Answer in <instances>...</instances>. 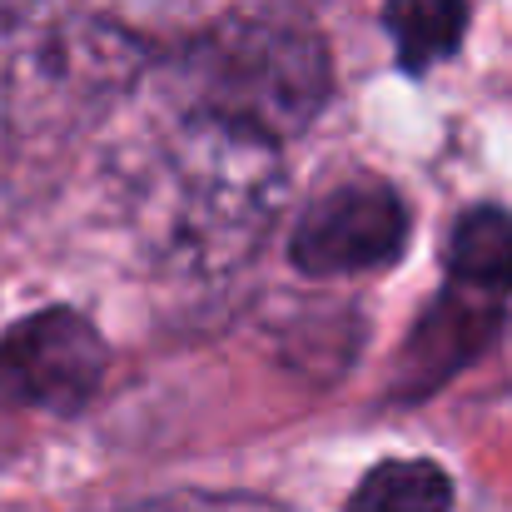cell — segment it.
Returning a JSON list of instances; mask_svg holds the SVG:
<instances>
[{
  "label": "cell",
  "mask_w": 512,
  "mask_h": 512,
  "mask_svg": "<svg viewBox=\"0 0 512 512\" xmlns=\"http://www.w3.org/2000/svg\"><path fill=\"white\" fill-rule=\"evenodd\" d=\"M289 194L284 150L219 120L170 115L130 170L125 214L155 269L219 279L244 269Z\"/></svg>",
  "instance_id": "cell-1"
},
{
  "label": "cell",
  "mask_w": 512,
  "mask_h": 512,
  "mask_svg": "<svg viewBox=\"0 0 512 512\" xmlns=\"http://www.w3.org/2000/svg\"><path fill=\"white\" fill-rule=\"evenodd\" d=\"M150 50L115 20L60 10L0 30V184L55 174L145 80Z\"/></svg>",
  "instance_id": "cell-2"
},
{
  "label": "cell",
  "mask_w": 512,
  "mask_h": 512,
  "mask_svg": "<svg viewBox=\"0 0 512 512\" xmlns=\"http://www.w3.org/2000/svg\"><path fill=\"white\" fill-rule=\"evenodd\" d=\"M160 95L170 115L219 120L284 150L334 95L329 40L294 5L234 10L160 65Z\"/></svg>",
  "instance_id": "cell-3"
},
{
  "label": "cell",
  "mask_w": 512,
  "mask_h": 512,
  "mask_svg": "<svg viewBox=\"0 0 512 512\" xmlns=\"http://www.w3.org/2000/svg\"><path fill=\"white\" fill-rule=\"evenodd\" d=\"M110 368V348L80 309H35L0 334V408L80 413Z\"/></svg>",
  "instance_id": "cell-4"
},
{
  "label": "cell",
  "mask_w": 512,
  "mask_h": 512,
  "mask_svg": "<svg viewBox=\"0 0 512 512\" xmlns=\"http://www.w3.org/2000/svg\"><path fill=\"white\" fill-rule=\"evenodd\" d=\"M413 234L408 204L383 179H348L324 189L289 239V264L309 279L373 274L403 259Z\"/></svg>",
  "instance_id": "cell-5"
},
{
  "label": "cell",
  "mask_w": 512,
  "mask_h": 512,
  "mask_svg": "<svg viewBox=\"0 0 512 512\" xmlns=\"http://www.w3.org/2000/svg\"><path fill=\"white\" fill-rule=\"evenodd\" d=\"M503 324H508L503 299H488V294H473V289L448 284V289L418 314L413 334H408L403 353H398L388 398H398V403L428 398V393L443 388L458 368H468L483 348H493V339L503 334Z\"/></svg>",
  "instance_id": "cell-6"
},
{
  "label": "cell",
  "mask_w": 512,
  "mask_h": 512,
  "mask_svg": "<svg viewBox=\"0 0 512 512\" xmlns=\"http://www.w3.org/2000/svg\"><path fill=\"white\" fill-rule=\"evenodd\" d=\"M448 284L503 299L512 294V209L503 204H478L468 214H458L453 234H448Z\"/></svg>",
  "instance_id": "cell-7"
},
{
  "label": "cell",
  "mask_w": 512,
  "mask_h": 512,
  "mask_svg": "<svg viewBox=\"0 0 512 512\" xmlns=\"http://www.w3.org/2000/svg\"><path fill=\"white\" fill-rule=\"evenodd\" d=\"M468 0H383V30L408 75H428L453 60L468 35Z\"/></svg>",
  "instance_id": "cell-8"
},
{
  "label": "cell",
  "mask_w": 512,
  "mask_h": 512,
  "mask_svg": "<svg viewBox=\"0 0 512 512\" xmlns=\"http://www.w3.org/2000/svg\"><path fill=\"white\" fill-rule=\"evenodd\" d=\"M348 512H453V478L433 458H388L358 478Z\"/></svg>",
  "instance_id": "cell-9"
},
{
  "label": "cell",
  "mask_w": 512,
  "mask_h": 512,
  "mask_svg": "<svg viewBox=\"0 0 512 512\" xmlns=\"http://www.w3.org/2000/svg\"><path fill=\"white\" fill-rule=\"evenodd\" d=\"M60 10H70V0H0V30H15V25H30Z\"/></svg>",
  "instance_id": "cell-10"
}]
</instances>
